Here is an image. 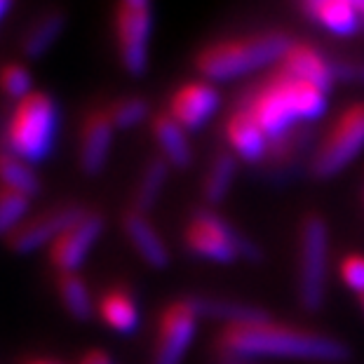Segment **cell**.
Returning a JSON list of instances; mask_svg holds the SVG:
<instances>
[{"mask_svg":"<svg viewBox=\"0 0 364 364\" xmlns=\"http://www.w3.org/2000/svg\"><path fill=\"white\" fill-rule=\"evenodd\" d=\"M306 12L336 36H353L364 24L350 0H306Z\"/></svg>","mask_w":364,"mask_h":364,"instance_id":"ffe728a7","label":"cell"},{"mask_svg":"<svg viewBox=\"0 0 364 364\" xmlns=\"http://www.w3.org/2000/svg\"><path fill=\"white\" fill-rule=\"evenodd\" d=\"M31 198L21 196V193L0 188V237H10L28 221Z\"/></svg>","mask_w":364,"mask_h":364,"instance_id":"484cf974","label":"cell"},{"mask_svg":"<svg viewBox=\"0 0 364 364\" xmlns=\"http://www.w3.org/2000/svg\"><path fill=\"white\" fill-rule=\"evenodd\" d=\"M334 78L336 82L364 85V61H334Z\"/></svg>","mask_w":364,"mask_h":364,"instance_id":"f546056e","label":"cell"},{"mask_svg":"<svg viewBox=\"0 0 364 364\" xmlns=\"http://www.w3.org/2000/svg\"><path fill=\"white\" fill-rule=\"evenodd\" d=\"M0 188L33 198L41 193V176L36 174L31 162L5 151V153H0Z\"/></svg>","mask_w":364,"mask_h":364,"instance_id":"603a6c76","label":"cell"},{"mask_svg":"<svg viewBox=\"0 0 364 364\" xmlns=\"http://www.w3.org/2000/svg\"><path fill=\"white\" fill-rule=\"evenodd\" d=\"M291 41L284 33H261L240 38V41H223L207 45L198 52L196 68L207 82H228L242 75L273 66L287 57Z\"/></svg>","mask_w":364,"mask_h":364,"instance_id":"3957f363","label":"cell"},{"mask_svg":"<svg viewBox=\"0 0 364 364\" xmlns=\"http://www.w3.org/2000/svg\"><path fill=\"white\" fill-rule=\"evenodd\" d=\"M193 311L198 317L207 320H223L226 327H242V324H261L268 322V313L257 306L240 304V301H226V299H209V296H196L188 299Z\"/></svg>","mask_w":364,"mask_h":364,"instance_id":"ac0fdd59","label":"cell"},{"mask_svg":"<svg viewBox=\"0 0 364 364\" xmlns=\"http://www.w3.org/2000/svg\"><path fill=\"white\" fill-rule=\"evenodd\" d=\"M104 233V219L102 214L87 212L75 223L71 230H66L57 242L50 247V261L59 270V275L78 273L82 268L87 254L95 250L99 237Z\"/></svg>","mask_w":364,"mask_h":364,"instance_id":"8fae6325","label":"cell"},{"mask_svg":"<svg viewBox=\"0 0 364 364\" xmlns=\"http://www.w3.org/2000/svg\"><path fill=\"white\" fill-rule=\"evenodd\" d=\"M226 139L230 144V151L235 153L237 160H245L250 165L268 160L270 156V136L266 129L259 125V120L254 118L252 111L247 106L237 108L226 122Z\"/></svg>","mask_w":364,"mask_h":364,"instance_id":"5bb4252c","label":"cell"},{"mask_svg":"<svg viewBox=\"0 0 364 364\" xmlns=\"http://www.w3.org/2000/svg\"><path fill=\"white\" fill-rule=\"evenodd\" d=\"M115 127L111 122L108 111H92L85 115L80 129V149L78 162L80 169L87 176H97L106 167L108 156H111Z\"/></svg>","mask_w":364,"mask_h":364,"instance_id":"4fadbf2b","label":"cell"},{"mask_svg":"<svg viewBox=\"0 0 364 364\" xmlns=\"http://www.w3.org/2000/svg\"><path fill=\"white\" fill-rule=\"evenodd\" d=\"M169 167H172V165H169V162L162 156L153 158L149 165H146L141 179H139V183H136V191H134V207H132L134 212L149 214L151 209L156 207L160 193H162V188H165V183H167Z\"/></svg>","mask_w":364,"mask_h":364,"instance_id":"cb8c5ba5","label":"cell"},{"mask_svg":"<svg viewBox=\"0 0 364 364\" xmlns=\"http://www.w3.org/2000/svg\"><path fill=\"white\" fill-rule=\"evenodd\" d=\"M59 132L57 102L43 90H33L28 97L14 104L5 125L7 153L38 165L54 151Z\"/></svg>","mask_w":364,"mask_h":364,"instance_id":"277c9868","label":"cell"},{"mask_svg":"<svg viewBox=\"0 0 364 364\" xmlns=\"http://www.w3.org/2000/svg\"><path fill=\"white\" fill-rule=\"evenodd\" d=\"M341 280L358 296H364V257L362 254H348L341 263Z\"/></svg>","mask_w":364,"mask_h":364,"instance_id":"f1b7e54d","label":"cell"},{"mask_svg":"<svg viewBox=\"0 0 364 364\" xmlns=\"http://www.w3.org/2000/svg\"><path fill=\"white\" fill-rule=\"evenodd\" d=\"M216 346L233 360L282 358L304 362H346L350 358L343 341L317 331L273 324L270 320L242 327H223Z\"/></svg>","mask_w":364,"mask_h":364,"instance_id":"6da1fadb","label":"cell"},{"mask_svg":"<svg viewBox=\"0 0 364 364\" xmlns=\"http://www.w3.org/2000/svg\"><path fill=\"white\" fill-rule=\"evenodd\" d=\"M80 364H113V360L108 358V353H104V350H90L80 360Z\"/></svg>","mask_w":364,"mask_h":364,"instance_id":"4dcf8cb0","label":"cell"},{"mask_svg":"<svg viewBox=\"0 0 364 364\" xmlns=\"http://www.w3.org/2000/svg\"><path fill=\"white\" fill-rule=\"evenodd\" d=\"M151 104L144 97H122L108 106V115L115 129H134L149 118Z\"/></svg>","mask_w":364,"mask_h":364,"instance_id":"4316f807","label":"cell"},{"mask_svg":"<svg viewBox=\"0 0 364 364\" xmlns=\"http://www.w3.org/2000/svg\"><path fill=\"white\" fill-rule=\"evenodd\" d=\"M364 151V104L348 106L338 115L334 127L320 141L311 160V172L317 179H331L341 174Z\"/></svg>","mask_w":364,"mask_h":364,"instance_id":"ba28073f","label":"cell"},{"mask_svg":"<svg viewBox=\"0 0 364 364\" xmlns=\"http://www.w3.org/2000/svg\"><path fill=\"white\" fill-rule=\"evenodd\" d=\"M282 73L291 75L301 82H308L313 87L329 92L336 85L334 78V61H329L324 54L306 43H294L287 57L282 59Z\"/></svg>","mask_w":364,"mask_h":364,"instance_id":"9a60e30c","label":"cell"},{"mask_svg":"<svg viewBox=\"0 0 364 364\" xmlns=\"http://www.w3.org/2000/svg\"><path fill=\"white\" fill-rule=\"evenodd\" d=\"M247 108L275 144L299 129V122L320 120L327 113V92L280 71L250 99Z\"/></svg>","mask_w":364,"mask_h":364,"instance_id":"7a4b0ae2","label":"cell"},{"mask_svg":"<svg viewBox=\"0 0 364 364\" xmlns=\"http://www.w3.org/2000/svg\"><path fill=\"white\" fill-rule=\"evenodd\" d=\"M26 364H61V362H57V360H31Z\"/></svg>","mask_w":364,"mask_h":364,"instance_id":"d6a6232c","label":"cell"},{"mask_svg":"<svg viewBox=\"0 0 364 364\" xmlns=\"http://www.w3.org/2000/svg\"><path fill=\"white\" fill-rule=\"evenodd\" d=\"M122 230H125L127 240L146 266H151L156 270H162L169 266V250H167L165 240H162L158 230L153 228L149 216L129 209V212L122 216Z\"/></svg>","mask_w":364,"mask_h":364,"instance_id":"2e32d148","label":"cell"},{"mask_svg":"<svg viewBox=\"0 0 364 364\" xmlns=\"http://www.w3.org/2000/svg\"><path fill=\"white\" fill-rule=\"evenodd\" d=\"M360 306H362V311H364V296H360Z\"/></svg>","mask_w":364,"mask_h":364,"instance_id":"836d02e7","label":"cell"},{"mask_svg":"<svg viewBox=\"0 0 364 364\" xmlns=\"http://www.w3.org/2000/svg\"><path fill=\"white\" fill-rule=\"evenodd\" d=\"M221 106V95L214 82L193 80L181 85L169 99V115L179 122L186 132L200 129L214 118Z\"/></svg>","mask_w":364,"mask_h":364,"instance_id":"7c38bea8","label":"cell"},{"mask_svg":"<svg viewBox=\"0 0 364 364\" xmlns=\"http://www.w3.org/2000/svg\"><path fill=\"white\" fill-rule=\"evenodd\" d=\"M186 245L200 259L233 263L237 259L261 261V247L212 209H200L186 228Z\"/></svg>","mask_w":364,"mask_h":364,"instance_id":"5b68a950","label":"cell"},{"mask_svg":"<svg viewBox=\"0 0 364 364\" xmlns=\"http://www.w3.org/2000/svg\"><path fill=\"white\" fill-rule=\"evenodd\" d=\"M10 7H12V0H0V21H3V17L7 14Z\"/></svg>","mask_w":364,"mask_h":364,"instance_id":"1f68e13d","label":"cell"},{"mask_svg":"<svg viewBox=\"0 0 364 364\" xmlns=\"http://www.w3.org/2000/svg\"><path fill=\"white\" fill-rule=\"evenodd\" d=\"M85 214H87V209L75 207V205L50 209V212H43L33 216V219H28L17 233L7 237V245L17 254H31L36 250H43V247H48V245L52 247L66 230H71Z\"/></svg>","mask_w":364,"mask_h":364,"instance_id":"30bf717a","label":"cell"},{"mask_svg":"<svg viewBox=\"0 0 364 364\" xmlns=\"http://www.w3.org/2000/svg\"><path fill=\"white\" fill-rule=\"evenodd\" d=\"M97 313L106 327H111L118 334H134L141 322L136 301L125 287H113V289L104 291L97 304Z\"/></svg>","mask_w":364,"mask_h":364,"instance_id":"d6986e66","label":"cell"},{"mask_svg":"<svg viewBox=\"0 0 364 364\" xmlns=\"http://www.w3.org/2000/svg\"><path fill=\"white\" fill-rule=\"evenodd\" d=\"M237 176V156L233 151H221L209 165L205 181H203V196L207 205H221L228 198L230 188Z\"/></svg>","mask_w":364,"mask_h":364,"instance_id":"7402d4cb","label":"cell"},{"mask_svg":"<svg viewBox=\"0 0 364 364\" xmlns=\"http://www.w3.org/2000/svg\"><path fill=\"white\" fill-rule=\"evenodd\" d=\"M0 90L7 99H12L14 104L21 102L33 92V78H31L28 68L17 61H7L0 66Z\"/></svg>","mask_w":364,"mask_h":364,"instance_id":"83f0119b","label":"cell"},{"mask_svg":"<svg viewBox=\"0 0 364 364\" xmlns=\"http://www.w3.org/2000/svg\"><path fill=\"white\" fill-rule=\"evenodd\" d=\"M198 313L186 301H174L162 311L158 320L156 350L151 364H183L186 353L196 338L198 331Z\"/></svg>","mask_w":364,"mask_h":364,"instance_id":"9c48e42d","label":"cell"},{"mask_svg":"<svg viewBox=\"0 0 364 364\" xmlns=\"http://www.w3.org/2000/svg\"><path fill=\"white\" fill-rule=\"evenodd\" d=\"M59 296L66 313L78 322H87L95 313V301H92L90 287L78 273L59 275Z\"/></svg>","mask_w":364,"mask_h":364,"instance_id":"d4e9b609","label":"cell"},{"mask_svg":"<svg viewBox=\"0 0 364 364\" xmlns=\"http://www.w3.org/2000/svg\"><path fill=\"white\" fill-rule=\"evenodd\" d=\"M153 136H156L160 156L172 167L188 169L193 165V146L188 141V132L169 113H160L153 118Z\"/></svg>","mask_w":364,"mask_h":364,"instance_id":"e0dca14e","label":"cell"},{"mask_svg":"<svg viewBox=\"0 0 364 364\" xmlns=\"http://www.w3.org/2000/svg\"><path fill=\"white\" fill-rule=\"evenodd\" d=\"M66 26V14L64 10H48L31 24L24 36H21V54L33 61L41 59L43 54H48V50L54 43L59 41V36L64 33Z\"/></svg>","mask_w":364,"mask_h":364,"instance_id":"44dd1931","label":"cell"},{"mask_svg":"<svg viewBox=\"0 0 364 364\" xmlns=\"http://www.w3.org/2000/svg\"><path fill=\"white\" fill-rule=\"evenodd\" d=\"M299 257V304L308 313H320L329 275V226L320 214H308L301 223Z\"/></svg>","mask_w":364,"mask_h":364,"instance_id":"8992f818","label":"cell"},{"mask_svg":"<svg viewBox=\"0 0 364 364\" xmlns=\"http://www.w3.org/2000/svg\"><path fill=\"white\" fill-rule=\"evenodd\" d=\"M153 38V0H118L115 5V45L125 73L141 78L149 71Z\"/></svg>","mask_w":364,"mask_h":364,"instance_id":"52a82bcc","label":"cell"}]
</instances>
